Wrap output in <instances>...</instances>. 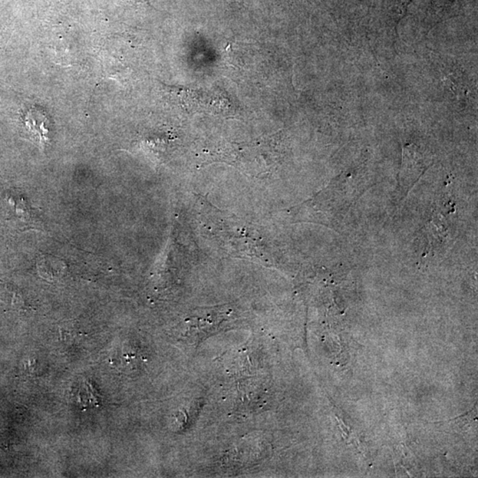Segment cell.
I'll return each mask as SVG.
<instances>
[{
	"mask_svg": "<svg viewBox=\"0 0 478 478\" xmlns=\"http://www.w3.org/2000/svg\"><path fill=\"white\" fill-rule=\"evenodd\" d=\"M23 128L29 137L45 149L49 144V119L45 111L38 107L29 108L23 115Z\"/></svg>",
	"mask_w": 478,
	"mask_h": 478,
	"instance_id": "1",
	"label": "cell"
}]
</instances>
